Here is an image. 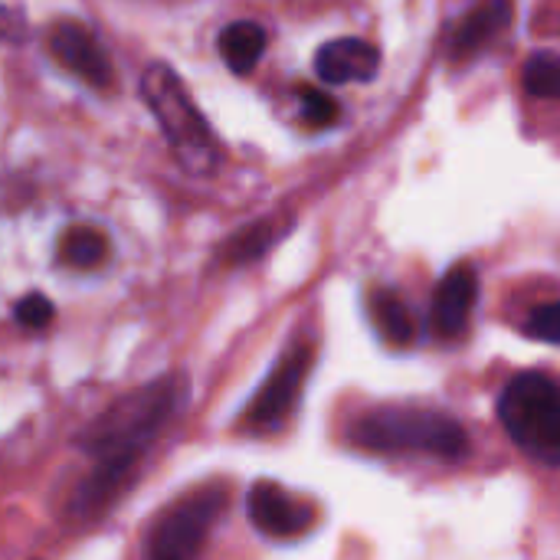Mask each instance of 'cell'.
Returning <instances> with one entry per match:
<instances>
[{
	"instance_id": "obj_11",
	"label": "cell",
	"mask_w": 560,
	"mask_h": 560,
	"mask_svg": "<svg viewBox=\"0 0 560 560\" xmlns=\"http://www.w3.org/2000/svg\"><path fill=\"white\" fill-rule=\"evenodd\" d=\"M515 3L512 0H479L453 30L450 52L453 59H469L479 49H486L495 36H502L512 26Z\"/></svg>"
},
{
	"instance_id": "obj_5",
	"label": "cell",
	"mask_w": 560,
	"mask_h": 560,
	"mask_svg": "<svg viewBox=\"0 0 560 560\" xmlns=\"http://www.w3.org/2000/svg\"><path fill=\"white\" fill-rule=\"evenodd\" d=\"M223 509H226L223 489H200L174 502L151 532L148 560H197Z\"/></svg>"
},
{
	"instance_id": "obj_4",
	"label": "cell",
	"mask_w": 560,
	"mask_h": 560,
	"mask_svg": "<svg viewBox=\"0 0 560 560\" xmlns=\"http://www.w3.org/2000/svg\"><path fill=\"white\" fill-rule=\"evenodd\" d=\"M499 420L509 436L535 459L560 463V394L541 371H525L505 384L499 397Z\"/></svg>"
},
{
	"instance_id": "obj_10",
	"label": "cell",
	"mask_w": 560,
	"mask_h": 560,
	"mask_svg": "<svg viewBox=\"0 0 560 560\" xmlns=\"http://www.w3.org/2000/svg\"><path fill=\"white\" fill-rule=\"evenodd\" d=\"M479 295V279L469 266H456L443 276L433 295V328L443 338H456L466 331L472 305Z\"/></svg>"
},
{
	"instance_id": "obj_1",
	"label": "cell",
	"mask_w": 560,
	"mask_h": 560,
	"mask_svg": "<svg viewBox=\"0 0 560 560\" xmlns=\"http://www.w3.org/2000/svg\"><path fill=\"white\" fill-rule=\"evenodd\" d=\"M180 404V381L158 377L98 413L82 433L79 450L92 459H138Z\"/></svg>"
},
{
	"instance_id": "obj_20",
	"label": "cell",
	"mask_w": 560,
	"mask_h": 560,
	"mask_svg": "<svg viewBox=\"0 0 560 560\" xmlns=\"http://www.w3.org/2000/svg\"><path fill=\"white\" fill-rule=\"evenodd\" d=\"M26 36V20L16 7L0 3V39H23Z\"/></svg>"
},
{
	"instance_id": "obj_17",
	"label": "cell",
	"mask_w": 560,
	"mask_h": 560,
	"mask_svg": "<svg viewBox=\"0 0 560 560\" xmlns=\"http://www.w3.org/2000/svg\"><path fill=\"white\" fill-rule=\"evenodd\" d=\"M302 115L315 128L335 125L338 121V102L331 95H325L322 89H302Z\"/></svg>"
},
{
	"instance_id": "obj_3",
	"label": "cell",
	"mask_w": 560,
	"mask_h": 560,
	"mask_svg": "<svg viewBox=\"0 0 560 560\" xmlns=\"http://www.w3.org/2000/svg\"><path fill=\"white\" fill-rule=\"evenodd\" d=\"M351 440L374 453H423L440 459H463L469 450L466 430L436 410L384 407L351 427Z\"/></svg>"
},
{
	"instance_id": "obj_15",
	"label": "cell",
	"mask_w": 560,
	"mask_h": 560,
	"mask_svg": "<svg viewBox=\"0 0 560 560\" xmlns=\"http://www.w3.org/2000/svg\"><path fill=\"white\" fill-rule=\"evenodd\" d=\"M108 256V240L95 226H69L59 240V259L72 269H95Z\"/></svg>"
},
{
	"instance_id": "obj_8",
	"label": "cell",
	"mask_w": 560,
	"mask_h": 560,
	"mask_svg": "<svg viewBox=\"0 0 560 560\" xmlns=\"http://www.w3.org/2000/svg\"><path fill=\"white\" fill-rule=\"evenodd\" d=\"M49 52L56 56L59 66H66L69 72H75L82 82H89L95 89H105L112 82V59L105 56L98 39L72 20L52 26Z\"/></svg>"
},
{
	"instance_id": "obj_7",
	"label": "cell",
	"mask_w": 560,
	"mask_h": 560,
	"mask_svg": "<svg viewBox=\"0 0 560 560\" xmlns=\"http://www.w3.org/2000/svg\"><path fill=\"white\" fill-rule=\"evenodd\" d=\"M249 518L269 538H299L315 525L312 505L299 502L276 482H256L249 492Z\"/></svg>"
},
{
	"instance_id": "obj_14",
	"label": "cell",
	"mask_w": 560,
	"mask_h": 560,
	"mask_svg": "<svg viewBox=\"0 0 560 560\" xmlns=\"http://www.w3.org/2000/svg\"><path fill=\"white\" fill-rule=\"evenodd\" d=\"M371 312H374V322H377L381 335H384L390 345H397V348L413 345V338H417V322H413L407 302H404L397 292H390V289L374 292Z\"/></svg>"
},
{
	"instance_id": "obj_2",
	"label": "cell",
	"mask_w": 560,
	"mask_h": 560,
	"mask_svg": "<svg viewBox=\"0 0 560 560\" xmlns=\"http://www.w3.org/2000/svg\"><path fill=\"white\" fill-rule=\"evenodd\" d=\"M138 89H141V98L148 102L151 115L158 118L164 138L171 141L180 167L187 174H197V177L213 174L220 167V161H223V148L213 138V131H210L207 118L200 115V108L190 102L180 75L171 66L154 62V66L144 69Z\"/></svg>"
},
{
	"instance_id": "obj_19",
	"label": "cell",
	"mask_w": 560,
	"mask_h": 560,
	"mask_svg": "<svg viewBox=\"0 0 560 560\" xmlns=\"http://www.w3.org/2000/svg\"><path fill=\"white\" fill-rule=\"evenodd\" d=\"M16 322L23 325V328H46L49 322H52V315H56V308H52V302L46 299V295H39V292H33V295H23L20 302H16Z\"/></svg>"
},
{
	"instance_id": "obj_9",
	"label": "cell",
	"mask_w": 560,
	"mask_h": 560,
	"mask_svg": "<svg viewBox=\"0 0 560 560\" xmlns=\"http://www.w3.org/2000/svg\"><path fill=\"white\" fill-rule=\"evenodd\" d=\"M381 69V52L377 46H371L368 39H331L318 49L315 56V72L318 79L331 82V85H345V82H371Z\"/></svg>"
},
{
	"instance_id": "obj_18",
	"label": "cell",
	"mask_w": 560,
	"mask_h": 560,
	"mask_svg": "<svg viewBox=\"0 0 560 560\" xmlns=\"http://www.w3.org/2000/svg\"><path fill=\"white\" fill-rule=\"evenodd\" d=\"M528 335L532 338H538V341H545V345H558L560 338V305L558 302H545V305H538L535 312H532V318H528Z\"/></svg>"
},
{
	"instance_id": "obj_16",
	"label": "cell",
	"mask_w": 560,
	"mask_h": 560,
	"mask_svg": "<svg viewBox=\"0 0 560 560\" xmlns=\"http://www.w3.org/2000/svg\"><path fill=\"white\" fill-rule=\"evenodd\" d=\"M522 79H525V89L535 95V98H558L560 92V62L558 56L551 52V49H541V52H535L528 62H525V72H522Z\"/></svg>"
},
{
	"instance_id": "obj_13",
	"label": "cell",
	"mask_w": 560,
	"mask_h": 560,
	"mask_svg": "<svg viewBox=\"0 0 560 560\" xmlns=\"http://www.w3.org/2000/svg\"><path fill=\"white\" fill-rule=\"evenodd\" d=\"M285 223L289 220H279V217H262L249 226H243L223 249V262L226 266H243V262H256L269 246L279 243V236L285 233Z\"/></svg>"
},
{
	"instance_id": "obj_6",
	"label": "cell",
	"mask_w": 560,
	"mask_h": 560,
	"mask_svg": "<svg viewBox=\"0 0 560 560\" xmlns=\"http://www.w3.org/2000/svg\"><path fill=\"white\" fill-rule=\"evenodd\" d=\"M312 361H315L312 345H295L276 364V371L266 377V384L259 387V394L253 397V404L246 410V427H253V430L279 427L292 413V407H295V400H299V394H302V387L308 381Z\"/></svg>"
},
{
	"instance_id": "obj_12",
	"label": "cell",
	"mask_w": 560,
	"mask_h": 560,
	"mask_svg": "<svg viewBox=\"0 0 560 560\" xmlns=\"http://www.w3.org/2000/svg\"><path fill=\"white\" fill-rule=\"evenodd\" d=\"M266 30L253 20H233L223 33H220V52L226 59V66L236 75H246L256 69V62L266 52Z\"/></svg>"
}]
</instances>
